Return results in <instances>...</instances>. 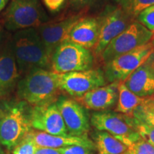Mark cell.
<instances>
[{"instance_id": "f1b7e54d", "label": "cell", "mask_w": 154, "mask_h": 154, "mask_svg": "<svg viewBox=\"0 0 154 154\" xmlns=\"http://www.w3.org/2000/svg\"><path fill=\"white\" fill-rule=\"evenodd\" d=\"M35 154H61L58 149L51 148L37 147Z\"/></svg>"}, {"instance_id": "e575fe53", "label": "cell", "mask_w": 154, "mask_h": 154, "mask_svg": "<svg viewBox=\"0 0 154 154\" xmlns=\"http://www.w3.org/2000/svg\"><path fill=\"white\" fill-rule=\"evenodd\" d=\"M117 1H118V2H119V3H120V4H121H121H122L123 2H124V1H126V0H117Z\"/></svg>"}, {"instance_id": "e0dca14e", "label": "cell", "mask_w": 154, "mask_h": 154, "mask_svg": "<svg viewBox=\"0 0 154 154\" xmlns=\"http://www.w3.org/2000/svg\"><path fill=\"white\" fill-rule=\"evenodd\" d=\"M100 28V19L82 17L71 30L67 40L87 49H94L99 40Z\"/></svg>"}, {"instance_id": "6da1fadb", "label": "cell", "mask_w": 154, "mask_h": 154, "mask_svg": "<svg viewBox=\"0 0 154 154\" xmlns=\"http://www.w3.org/2000/svg\"><path fill=\"white\" fill-rule=\"evenodd\" d=\"M10 42L21 76L36 69L51 70V58L36 28L17 31Z\"/></svg>"}, {"instance_id": "ac0fdd59", "label": "cell", "mask_w": 154, "mask_h": 154, "mask_svg": "<svg viewBox=\"0 0 154 154\" xmlns=\"http://www.w3.org/2000/svg\"><path fill=\"white\" fill-rule=\"evenodd\" d=\"M29 135L38 147L61 149L72 146H81L88 149H96L95 144L88 136H55L42 131H31Z\"/></svg>"}, {"instance_id": "8992f818", "label": "cell", "mask_w": 154, "mask_h": 154, "mask_svg": "<svg viewBox=\"0 0 154 154\" xmlns=\"http://www.w3.org/2000/svg\"><path fill=\"white\" fill-rule=\"evenodd\" d=\"M30 110L24 101L11 106L0 118V143L11 150L32 131Z\"/></svg>"}, {"instance_id": "4fadbf2b", "label": "cell", "mask_w": 154, "mask_h": 154, "mask_svg": "<svg viewBox=\"0 0 154 154\" xmlns=\"http://www.w3.org/2000/svg\"><path fill=\"white\" fill-rule=\"evenodd\" d=\"M82 17L80 14L73 15L61 20L47 22L36 28L50 58L55 49L68 39L71 30Z\"/></svg>"}, {"instance_id": "603a6c76", "label": "cell", "mask_w": 154, "mask_h": 154, "mask_svg": "<svg viewBox=\"0 0 154 154\" xmlns=\"http://www.w3.org/2000/svg\"><path fill=\"white\" fill-rule=\"evenodd\" d=\"M38 146L29 135V133L13 149V154H35Z\"/></svg>"}, {"instance_id": "5bb4252c", "label": "cell", "mask_w": 154, "mask_h": 154, "mask_svg": "<svg viewBox=\"0 0 154 154\" xmlns=\"http://www.w3.org/2000/svg\"><path fill=\"white\" fill-rule=\"evenodd\" d=\"M20 77L11 42H9L0 50V97L9 95L17 87Z\"/></svg>"}, {"instance_id": "4dcf8cb0", "label": "cell", "mask_w": 154, "mask_h": 154, "mask_svg": "<svg viewBox=\"0 0 154 154\" xmlns=\"http://www.w3.org/2000/svg\"><path fill=\"white\" fill-rule=\"evenodd\" d=\"M9 0H0V12L5 8L7 4L9 3Z\"/></svg>"}, {"instance_id": "d590c367", "label": "cell", "mask_w": 154, "mask_h": 154, "mask_svg": "<svg viewBox=\"0 0 154 154\" xmlns=\"http://www.w3.org/2000/svg\"><path fill=\"white\" fill-rule=\"evenodd\" d=\"M0 154H4L3 150H2V148H1V146H0Z\"/></svg>"}, {"instance_id": "9a60e30c", "label": "cell", "mask_w": 154, "mask_h": 154, "mask_svg": "<svg viewBox=\"0 0 154 154\" xmlns=\"http://www.w3.org/2000/svg\"><path fill=\"white\" fill-rule=\"evenodd\" d=\"M119 83L94 88L79 99H75L86 109L96 111H106L112 108L118 100Z\"/></svg>"}, {"instance_id": "44dd1931", "label": "cell", "mask_w": 154, "mask_h": 154, "mask_svg": "<svg viewBox=\"0 0 154 154\" xmlns=\"http://www.w3.org/2000/svg\"><path fill=\"white\" fill-rule=\"evenodd\" d=\"M132 117L138 122L154 127V96L144 98L133 112Z\"/></svg>"}, {"instance_id": "1f68e13d", "label": "cell", "mask_w": 154, "mask_h": 154, "mask_svg": "<svg viewBox=\"0 0 154 154\" xmlns=\"http://www.w3.org/2000/svg\"><path fill=\"white\" fill-rule=\"evenodd\" d=\"M152 42H153V47H154V40H153V41H152ZM151 59H152V61H153V65H154V50H153V53L152 54V55H151Z\"/></svg>"}, {"instance_id": "f546056e", "label": "cell", "mask_w": 154, "mask_h": 154, "mask_svg": "<svg viewBox=\"0 0 154 154\" xmlns=\"http://www.w3.org/2000/svg\"><path fill=\"white\" fill-rule=\"evenodd\" d=\"M72 5L76 7H83L89 5L94 0H69Z\"/></svg>"}, {"instance_id": "8fae6325", "label": "cell", "mask_w": 154, "mask_h": 154, "mask_svg": "<svg viewBox=\"0 0 154 154\" xmlns=\"http://www.w3.org/2000/svg\"><path fill=\"white\" fill-rule=\"evenodd\" d=\"M30 124L38 131L55 136L69 135L56 102L33 106L30 110Z\"/></svg>"}, {"instance_id": "d6a6232c", "label": "cell", "mask_w": 154, "mask_h": 154, "mask_svg": "<svg viewBox=\"0 0 154 154\" xmlns=\"http://www.w3.org/2000/svg\"><path fill=\"white\" fill-rule=\"evenodd\" d=\"M4 113H5V112H4V111L2 110L1 109H0V118H1V117L4 115Z\"/></svg>"}, {"instance_id": "4316f807", "label": "cell", "mask_w": 154, "mask_h": 154, "mask_svg": "<svg viewBox=\"0 0 154 154\" xmlns=\"http://www.w3.org/2000/svg\"><path fill=\"white\" fill-rule=\"evenodd\" d=\"M61 154H93L92 150L81 146H72L58 149Z\"/></svg>"}, {"instance_id": "d4e9b609", "label": "cell", "mask_w": 154, "mask_h": 154, "mask_svg": "<svg viewBox=\"0 0 154 154\" xmlns=\"http://www.w3.org/2000/svg\"><path fill=\"white\" fill-rule=\"evenodd\" d=\"M137 19L138 22L154 33V5L142 11Z\"/></svg>"}, {"instance_id": "7402d4cb", "label": "cell", "mask_w": 154, "mask_h": 154, "mask_svg": "<svg viewBox=\"0 0 154 154\" xmlns=\"http://www.w3.org/2000/svg\"><path fill=\"white\" fill-rule=\"evenodd\" d=\"M124 10L131 17H136L144 9L154 5V0H126L121 4Z\"/></svg>"}, {"instance_id": "30bf717a", "label": "cell", "mask_w": 154, "mask_h": 154, "mask_svg": "<svg viewBox=\"0 0 154 154\" xmlns=\"http://www.w3.org/2000/svg\"><path fill=\"white\" fill-rule=\"evenodd\" d=\"M56 103L62 116L69 135L88 136L91 124L86 108L76 100L64 96H59Z\"/></svg>"}, {"instance_id": "7a4b0ae2", "label": "cell", "mask_w": 154, "mask_h": 154, "mask_svg": "<svg viewBox=\"0 0 154 154\" xmlns=\"http://www.w3.org/2000/svg\"><path fill=\"white\" fill-rule=\"evenodd\" d=\"M17 89L19 97L33 106L55 103L61 91L59 74L47 69H34L19 79Z\"/></svg>"}, {"instance_id": "74e56055", "label": "cell", "mask_w": 154, "mask_h": 154, "mask_svg": "<svg viewBox=\"0 0 154 154\" xmlns=\"http://www.w3.org/2000/svg\"><path fill=\"white\" fill-rule=\"evenodd\" d=\"M123 154H124V153H123Z\"/></svg>"}, {"instance_id": "83f0119b", "label": "cell", "mask_w": 154, "mask_h": 154, "mask_svg": "<svg viewBox=\"0 0 154 154\" xmlns=\"http://www.w3.org/2000/svg\"><path fill=\"white\" fill-rule=\"evenodd\" d=\"M46 7L51 11H57L61 8L65 0H42Z\"/></svg>"}, {"instance_id": "52a82bcc", "label": "cell", "mask_w": 154, "mask_h": 154, "mask_svg": "<svg viewBox=\"0 0 154 154\" xmlns=\"http://www.w3.org/2000/svg\"><path fill=\"white\" fill-rule=\"evenodd\" d=\"M153 32L140 23L132 22L106 47L101 54L102 60L106 64L115 58L149 43L153 39Z\"/></svg>"}, {"instance_id": "ba28073f", "label": "cell", "mask_w": 154, "mask_h": 154, "mask_svg": "<svg viewBox=\"0 0 154 154\" xmlns=\"http://www.w3.org/2000/svg\"><path fill=\"white\" fill-rule=\"evenodd\" d=\"M153 50V44L151 42L115 58L106 64V79L110 83L124 82L149 59Z\"/></svg>"}, {"instance_id": "836d02e7", "label": "cell", "mask_w": 154, "mask_h": 154, "mask_svg": "<svg viewBox=\"0 0 154 154\" xmlns=\"http://www.w3.org/2000/svg\"><path fill=\"white\" fill-rule=\"evenodd\" d=\"M1 41H2V30L0 29V44H1Z\"/></svg>"}, {"instance_id": "d6986e66", "label": "cell", "mask_w": 154, "mask_h": 154, "mask_svg": "<svg viewBox=\"0 0 154 154\" xmlns=\"http://www.w3.org/2000/svg\"><path fill=\"white\" fill-rule=\"evenodd\" d=\"M93 139L99 154H123L128 149L126 144L106 131H96Z\"/></svg>"}, {"instance_id": "2e32d148", "label": "cell", "mask_w": 154, "mask_h": 154, "mask_svg": "<svg viewBox=\"0 0 154 154\" xmlns=\"http://www.w3.org/2000/svg\"><path fill=\"white\" fill-rule=\"evenodd\" d=\"M124 84L139 97L154 96V65L151 56L124 81Z\"/></svg>"}, {"instance_id": "ffe728a7", "label": "cell", "mask_w": 154, "mask_h": 154, "mask_svg": "<svg viewBox=\"0 0 154 154\" xmlns=\"http://www.w3.org/2000/svg\"><path fill=\"white\" fill-rule=\"evenodd\" d=\"M143 99L131 91L124 82L119 83L118 100L115 111L132 116L133 112L140 104Z\"/></svg>"}, {"instance_id": "8d00e7d4", "label": "cell", "mask_w": 154, "mask_h": 154, "mask_svg": "<svg viewBox=\"0 0 154 154\" xmlns=\"http://www.w3.org/2000/svg\"><path fill=\"white\" fill-rule=\"evenodd\" d=\"M153 39H154V36H153Z\"/></svg>"}, {"instance_id": "9c48e42d", "label": "cell", "mask_w": 154, "mask_h": 154, "mask_svg": "<svg viewBox=\"0 0 154 154\" xmlns=\"http://www.w3.org/2000/svg\"><path fill=\"white\" fill-rule=\"evenodd\" d=\"M106 84L104 72L101 69H89L82 72L59 74V85L61 91L75 99H79L94 88Z\"/></svg>"}, {"instance_id": "484cf974", "label": "cell", "mask_w": 154, "mask_h": 154, "mask_svg": "<svg viewBox=\"0 0 154 154\" xmlns=\"http://www.w3.org/2000/svg\"><path fill=\"white\" fill-rule=\"evenodd\" d=\"M136 128L139 133L140 137L148 142L154 148V127L138 122L134 119Z\"/></svg>"}, {"instance_id": "7c38bea8", "label": "cell", "mask_w": 154, "mask_h": 154, "mask_svg": "<svg viewBox=\"0 0 154 154\" xmlns=\"http://www.w3.org/2000/svg\"><path fill=\"white\" fill-rule=\"evenodd\" d=\"M131 17L127 14L124 9L117 7L106 9V13L101 19L99 40L94 48V53L101 56L103 50L113 38L131 24Z\"/></svg>"}, {"instance_id": "5b68a950", "label": "cell", "mask_w": 154, "mask_h": 154, "mask_svg": "<svg viewBox=\"0 0 154 154\" xmlns=\"http://www.w3.org/2000/svg\"><path fill=\"white\" fill-rule=\"evenodd\" d=\"M94 58L89 49L66 40L54 51L51 71L57 74L82 72L91 69Z\"/></svg>"}, {"instance_id": "277c9868", "label": "cell", "mask_w": 154, "mask_h": 154, "mask_svg": "<svg viewBox=\"0 0 154 154\" xmlns=\"http://www.w3.org/2000/svg\"><path fill=\"white\" fill-rule=\"evenodd\" d=\"M90 124L96 131H106L129 147L141 139L134 118L114 111H96L92 113Z\"/></svg>"}, {"instance_id": "cb8c5ba5", "label": "cell", "mask_w": 154, "mask_h": 154, "mask_svg": "<svg viewBox=\"0 0 154 154\" xmlns=\"http://www.w3.org/2000/svg\"><path fill=\"white\" fill-rule=\"evenodd\" d=\"M124 154H154V148L141 138L130 146Z\"/></svg>"}, {"instance_id": "3957f363", "label": "cell", "mask_w": 154, "mask_h": 154, "mask_svg": "<svg viewBox=\"0 0 154 154\" xmlns=\"http://www.w3.org/2000/svg\"><path fill=\"white\" fill-rule=\"evenodd\" d=\"M48 17L40 0H9L5 13V26L11 32L37 28Z\"/></svg>"}]
</instances>
